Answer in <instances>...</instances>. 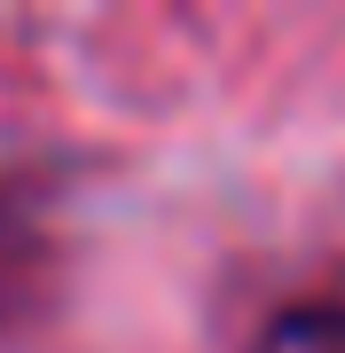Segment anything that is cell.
<instances>
[{"mask_svg":"<svg viewBox=\"0 0 345 353\" xmlns=\"http://www.w3.org/2000/svg\"><path fill=\"white\" fill-rule=\"evenodd\" d=\"M251 353H345V306H291L259 330Z\"/></svg>","mask_w":345,"mask_h":353,"instance_id":"obj_1","label":"cell"}]
</instances>
